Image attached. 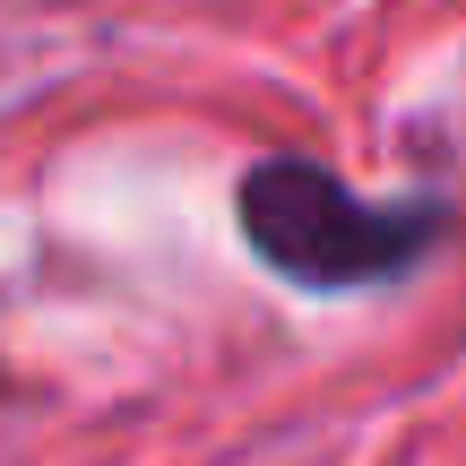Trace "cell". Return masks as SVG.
<instances>
[{
    "label": "cell",
    "mask_w": 466,
    "mask_h": 466,
    "mask_svg": "<svg viewBox=\"0 0 466 466\" xmlns=\"http://www.w3.org/2000/svg\"><path fill=\"white\" fill-rule=\"evenodd\" d=\"M242 242L259 268H277L302 294H354V285H389L450 233L441 199H363L311 156H259L233 190Z\"/></svg>",
    "instance_id": "6da1fadb"
}]
</instances>
